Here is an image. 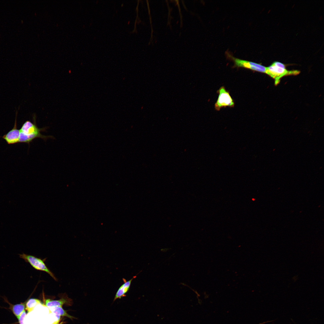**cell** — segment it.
Listing matches in <instances>:
<instances>
[{
	"mask_svg": "<svg viewBox=\"0 0 324 324\" xmlns=\"http://www.w3.org/2000/svg\"><path fill=\"white\" fill-rule=\"evenodd\" d=\"M45 130V128H39L35 122L34 123L27 121L20 129L19 142L29 143L36 138H40L45 140L49 138H52V136H46L41 134V132Z\"/></svg>",
	"mask_w": 324,
	"mask_h": 324,
	"instance_id": "6da1fadb",
	"label": "cell"
},
{
	"mask_svg": "<svg viewBox=\"0 0 324 324\" xmlns=\"http://www.w3.org/2000/svg\"><path fill=\"white\" fill-rule=\"evenodd\" d=\"M299 73L300 71L297 70H287L284 64L278 62H273L271 65L266 67V73L274 80L275 85L279 83L280 79L283 76L289 75H296Z\"/></svg>",
	"mask_w": 324,
	"mask_h": 324,
	"instance_id": "7a4b0ae2",
	"label": "cell"
},
{
	"mask_svg": "<svg viewBox=\"0 0 324 324\" xmlns=\"http://www.w3.org/2000/svg\"><path fill=\"white\" fill-rule=\"evenodd\" d=\"M19 255L20 258L24 260L26 262L29 263L35 269L47 273L54 279L57 280L56 277L47 267L43 260L34 256L24 253L19 254Z\"/></svg>",
	"mask_w": 324,
	"mask_h": 324,
	"instance_id": "3957f363",
	"label": "cell"
},
{
	"mask_svg": "<svg viewBox=\"0 0 324 324\" xmlns=\"http://www.w3.org/2000/svg\"><path fill=\"white\" fill-rule=\"evenodd\" d=\"M218 92L219 96L215 104V108L217 110H219L223 107H232L234 106L233 100L229 92L226 91L224 86L220 87Z\"/></svg>",
	"mask_w": 324,
	"mask_h": 324,
	"instance_id": "277c9868",
	"label": "cell"
},
{
	"mask_svg": "<svg viewBox=\"0 0 324 324\" xmlns=\"http://www.w3.org/2000/svg\"><path fill=\"white\" fill-rule=\"evenodd\" d=\"M228 56L233 61L234 66L237 67H243L250 70L266 73V67L255 62L243 60L236 58L230 54H227Z\"/></svg>",
	"mask_w": 324,
	"mask_h": 324,
	"instance_id": "5b68a950",
	"label": "cell"
},
{
	"mask_svg": "<svg viewBox=\"0 0 324 324\" xmlns=\"http://www.w3.org/2000/svg\"><path fill=\"white\" fill-rule=\"evenodd\" d=\"M16 123V118L13 128L2 137L8 144H14L19 142L20 131V130L17 128Z\"/></svg>",
	"mask_w": 324,
	"mask_h": 324,
	"instance_id": "8992f818",
	"label": "cell"
},
{
	"mask_svg": "<svg viewBox=\"0 0 324 324\" xmlns=\"http://www.w3.org/2000/svg\"><path fill=\"white\" fill-rule=\"evenodd\" d=\"M136 277V276H135L133 277L132 279L128 281L125 279L123 278L124 283L121 285L118 290L114 297V301H115L117 299L121 298L122 297L125 296L126 293L129 290L132 280Z\"/></svg>",
	"mask_w": 324,
	"mask_h": 324,
	"instance_id": "52a82bcc",
	"label": "cell"
},
{
	"mask_svg": "<svg viewBox=\"0 0 324 324\" xmlns=\"http://www.w3.org/2000/svg\"><path fill=\"white\" fill-rule=\"evenodd\" d=\"M8 303L10 304V309L18 318L25 310V304L21 303L16 304H12L9 303Z\"/></svg>",
	"mask_w": 324,
	"mask_h": 324,
	"instance_id": "ba28073f",
	"label": "cell"
},
{
	"mask_svg": "<svg viewBox=\"0 0 324 324\" xmlns=\"http://www.w3.org/2000/svg\"><path fill=\"white\" fill-rule=\"evenodd\" d=\"M68 299L65 298H62L58 300H52L49 299L45 300L46 305L49 307H62L64 304L67 303Z\"/></svg>",
	"mask_w": 324,
	"mask_h": 324,
	"instance_id": "9c48e42d",
	"label": "cell"
},
{
	"mask_svg": "<svg viewBox=\"0 0 324 324\" xmlns=\"http://www.w3.org/2000/svg\"><path fill=\"white\" fill-rule=\"evenodd\" d=\"M38 304H42L40 300L36 298H30L26 303V309L29 313L32 311L36 305Z\"/></svg>",
	"mask_w": 324,
	"mask_h": 324,
	"instance_id": "30bf717a",
	"label": "cell"
},
{
	"mask_svg": "<svg viewBox=\"0 0 324 324\" xmlns=\"http://www.w3.org/2000/svg\"><path fill=\"white\" fill-rule=\"evenodd\" d=\"M51 310V311L56 315L65 316L71 319L74 318L68 314L66 311L63 309L62 307H53Z\"/></svg>",
	"mask_w": 324,
	"mask_h": 324,
	"instance_id": "8fae6325",
	"label": "cell"
},
{
	"mask_svg": "<svg viewBox=\"0 0 324 324\" xmlns=\"http://www.w3.org/2000/svg\"><path fill=\"white\" fill-rule=\"evenodd\" d=\"M26 314L24 310L19 317L18 318L19 324H25L24 320L25 318Z\"/></svg>",
	"mask_w": 324,
	"mask_h": 324,
	"instance_id": "7c38bea8",
	"label": "cell"
},
{
	"mask_svg": "<svg viewBox=\"0 0 324 324\" xmlns=\"http://www.w3.org/2000/svg\"><path fill=\"white\" fill-rule=\"evenodd\" d=\"M21 21V23H22V22H23V20H22Z\"/></svg>",
	"mask_w": 324,
	"mask_h": 324,
	"instance_id": "4fadbf2b",
	"label": "cell"
}]
</instances>
